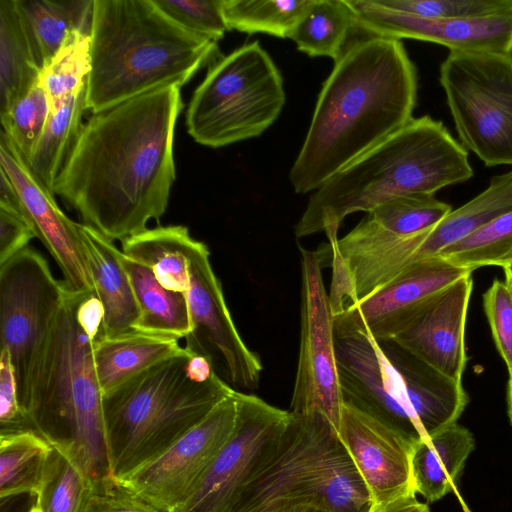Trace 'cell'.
<instances>
[{
	"label": "cell",
	"mask_w": 512,
	"mask_h": 512,
	"mask_svg": "<svg viewBox=\"0 0 512 512\" xmlns=\"http://www.w3.org/2000/svg\"><path fill=\"white\" fill-rule=\"evenodd\" d=\"M180 87L166 86L92 113L60 172L54 194L83 224L120 240L158 221L176 178Z\"/></svg>",
	"instance_id": "1"
},
{
	"label": "cell",
	"mask_w": 512,
	"mask_h": 512,
	"mask_svg": "<svg viewBox=\"0 0 512 512\" xmlns=\"http://www.w3.org/2000/svg\"><path fill=\"white\" fill-rule=\"evenodd\" d=\"M416 98V68L400 40L369 36L351 43L319 93L289 173L294 191H316L405 126Z\"/></svg>",
	"instance_id": "2"
},
{
	"label": "cell",
	"mask_w": 512,
	"mask_h": 512,
	"mask_svg": "<svg viewBox=\"0 0 512 512\" xmlns=\"http://www.w3.org/2000/svg\"><path fill=\"white\" fill-rule=\"evenodd\" d=\"M216 52L215 41L182 28L152 0H93L86 110L181 88Z\"/></svg>",
	"instance_id": "3"
},
{
	"label": "cell",
	"mask_w": 512,
	"mask_h": 512,
	"mask_svg": "<svg viewBox=\"0 0 512 512\" xmlns=\"http://www.w3.org/2000/svg\"><path fill=\"white\" fill-rule=\"evenodd\" d=\"M473 176L468 151L441 121L412 118L314 191L295 225L296 238L338 234L344 218L406 194H431Z\"/></svg>",
	"instance_id": "4"
},
{
	"label": "cell",
	"mask_w": 512,
	"mask_h": 512,
	"mask_svg": "<svg viewBox=\"0 0 512 512\" xmlns=\"http://www.w3.org/2000/svg\"><path fill=\"white\" fill-rule=\"evenodd\" d=\"M82 295L66 288L36 361L23 410L34 431L88 478L96 479L111 472L105 445L103 395L94 362L95 340L77 320Z\"/></svg>",
	"instance_id": "5"
},
{
	"label": "cell",
	"mask_w": 512,
	"mask_h": 512,
	"mask_svg": "<svg viewBox=\"0 0 512 512\" xmlns=\"http://www.w3.org/2000/svg\"><path fill=\"white\" fill-rule=\"evenodd\" d=\"M190 355L185 348L103 395L107 459L116 478L159 457L235 391L217 374L194 381Z\"/></svg>",
	"instance_id": "6"
},
{
	"label": "cell",
	"mask_w": 512,
	"mask_h": 512,
	"mask_svg": "<svg viewBox=\"0 0 512 512\" xmlns=\"http://www.w3.org/2000/svg\"><path fill=\"white\" fill-rule=\"evenodd\" d=\"M297 505L329 512L371 508L368 488L338 431L320 414L290 412L274 454L243 488L230 512H275Z\"/></svg>",
	"instance_id": "7"
},
{
	"label": "cell",
	"mask_w": 512,
	"mask_h": 512,
	"mask_svg": "<svg viewBox=\"0 0 512 512\" xmlns=\"http://www.w3.org/2000/svg\"><path fill=\"white\" fill-rule=\"evenodd\" d=\"M286 101L282 75L259 42L215 60L186 111L189 135L220 148L260 136Z\"/></svg>",
	"instance_id": "8"
},
{
	"label": "cell",
	"mask_w": 512,
	"mask_h": 512,
	"mask_svg": "<svg viewBox=\"0 0 512 512\" xmlns=\"http://www.w3.org/2000/svg\"><path fill=\"white\" fill-rule=\"evenodd\" d=\"M440 84L460 144L486 166H512V53L454 52Z\"/></svg>",
	"instance_id": "9"
},
{
	"label": "cell",
	"mask_w": 512,
	"mask_h": 512,
	"mask_svg": "<svg viewBox=\"0 0 512 512\" xmlns=\"http://www.w3.org/2000/svg\"><path fill=\"white\" fill-rule=\"evenodd\" d=\"M65 291L45 257L31 247L0 265L1 349L9 352L22 410Z\"/></svg>",
	"instance_id": "10"
},
{
	"label": "cell",
	"mask_w": 512,
	"mask_h": 512,
	"mask_svg": "<svg viewBox=\"0 0 512 512\" xmlns=\"http://www.w3.org/2000/svg\"><path fill=\"white\" fill-rule=\"evenodd\" d=\"M299 250L300 346L289 411L320 414L339 431L344 400L337 369L334 315L317 251Z\"/></svg>",
	"instance_id": "11"
},
{
	"label": "cell",
	"mask_w": 512,
	"mask_h": 512,
	"mask_svg": "<svg viewBox=\"0 0 512 512\" xmlns=\"http://www.w3.org/2000/svg\"><path fill=\"white\" fill-rule=\"evenodd\" d=\"M232 435L203 479L175 512H230L243 488L274 454L290 412L236 390Z\"/></svg>",
	"instance_id": "12"
},
{
	"label": "cell",
	"mask_w": 512,
	"mask_h": 512,
	"mask_svg": "<svg viewBox=\"0 0 512 512\" xmlns=\"http://www.w3.org/2000/svg\"><path fill=\"white\" fill-rule=\"evenodd\" d=\"M189 276L186 297L192 331L185 338V348L207 357L215 373L233 389H256L263 369L261 360L241 338L212 268L209 249L196 239L189 250Z\"/></svg>",
	"instance_id": "13"
},
{
	"label": "cell",
	"mask_w": 512,
	"mask_h": 512,
	"mask_svg": "<svg viewBox=\"0 0 512 512\" xmlns=\"http://www.w3.org/2000/svg\"><path fill=\"white\" fill-rule=\"evenodd\" d=\"M236 390L164 453L124 479L143 499L175 512L193 494L233 433Z\"/></svg>",
	"instance_id": "14"
},
{
	"label": "cell",
	"mask_w": 512,
	"mask_h": 512,
	"mask_svg": "<svg viewBox=\"0 0 512 512\" xmlns=\"http://www.w3.org/2000/svg\"><path fill=\"white\" fill-rule=\"evenodd\" d=\"M470 273L440 256L420 259L335 315L334 330H362L378 342L391 340L445 289Z\"/></svg>",
	"instance_id": "15"
},
{
	"label": "cell",
	"mask_w": 512,
	"mask_h": 512,
	"mask_svg": "<svg viewBox=\"0 0 512 512\" xmlns=\"http://www.w3.org/2000/svg\"><path fill=\"white\" fill-rule=\"evenodd\" d=\"M335 347L344 402L421 441L403 380L379 342L366 331H335Z\"/></svg>",
	"instance_id": "16"
},
{
	"label": "cell",
	"mask_w": 512,
	"mask_h": 512,
	"mask_svg": "<svg viewBox=\"0 0 512 512\" xmlns=\"http://www.w3.org/2000/svg\"><path fill=\"white\" fill-rule=\"evenodd\" d=\"M0 164L17 190L23 216L57 263L66 288L77 294L95 293L85 261L79 223L72 221L59 208L55 195L33 173L2 130Z\"/></svg>",
	"instance_id": "17"
},
{
	"label": "cell",
	"mask_w": 512,
	"mask_h": 512,
	"mask_svg": "<svg viewBox=\"0 0 512 512\" xmlns=\"http://www.w3.org/2000/svg\"><path fill=\"white\" fill-rule=\"evenodd\" d=\"M338 434L368 488L371 508L416 495L411 468L416 442L346 402Z\"/></svg>",
	"instance_id": "18"
},
{
	"label": "cell",
	"mask_w": 512,
	"mask_h": 512,
	"mask_svg": "<svg viewBox=\"0 0 512 512\" xmlns=\"http://www.w3.org/2000/svg\"><path fill=\"white\" fill-rule=\"evenodd\" d=\"M357 27L370 36L415 39L454 52L512 53V11L476 19L425 18L390 10L372 0H348Z\"/></svg>",
	"instance_id": "19"
},
{
	"label": "cell",
	"mask_w": 512,
	"mask_h": 512,
	"mask_svg": "<svg viewBox=\"0 0 512 512\" xmlns=\"http://www.w3.org/2000/svg\"><path fill=\"white\" fill-rule=\"evenodd\" d=\"M472 289L470 273L445 289L391 340L442 375L462 381L467 362L465 328Z\"/></svg>",
	"instance_id": "20"
},
{
	"label": "cell",
	"mask_w": 512,
	"mask_h": 512,
	"mask_svg": "<svg viewBox=\"0 0 512 512\" xmlns=\"http://www.w3.org/2000/svg\"><path fill=\"white\" fill-rule=\"evenodd\" d=\"M379 344L403 380L421 438L456 423L469 402L462 381L442 375L393 340Z\"/></svg>",
	"instance_id": "21"
},
{
	"label": "cell",
	"mask_w": 512,
	"mask_h": 512,
	"mask_svg": "<svg viewBox=\"0 0 512 512\" xmlns=\"http://www.w3.org/2000/svg\"><path fill=\"white\" fill-rule=\"evenodd\" d=\"M451 211L449 204L431 194L397 196L368 212L350 232L332 243L344 261H349L396 239L428 231Z\"/></svg>",
	"instance_id": "22"
},
{
	"label": "cell",
	"mask_w": 512,
	"mask_h": 512,
	"mask_svg": "<svg viewBox=\"0 0 512 512\" xmlns=\"http://www.w3.org/2000/svg\"><path fill=\"white\" fill-rule=\"evenodd\" d=\"M79 231L94 292L104 308L102 336L111 337L134 330L139 308L121 261L122 252L112 240L89 225L79 223Z\"/></svg>",
	"instance_id": "23"
},
{
	"label": "cell",
	"mask_w": 512,
	"mask_h": 512,
	"mask_svg": "<svg viewBox=\"0 0 512 512\" xmlns=\"http://www.w3.org/2000/svg\"><path fill=\"white\" fill-rule=\"evenodd\" d=\"M474 447L473 434L457 422L419 441L411 460L415 492L434 502L457 490Z\"/></svg>",
	"instance_id": "24"
},
{
	"label": "cell",
	"mask_w": 512,
	"mask_h": 512,
	"mask_svg": "<svg viewBox=\"0 0 512 512\" xmlns=\"http://www.w3.org/2000/svg\"><path fill=\"white\" fill-rule=\"evenodd\" d=\"M184 350L178 339L136 330L100 337L94 346V362L102 395Z\"/></svg>",
	"instance_id": "25"
},
{
	"label": "cell",
	"mask_w": 512,
	"mask_h": 512,
	"mask_svg": "<svg viewBox=\"0 0 512 512\" xmlns=\"http://www.w3.org/2000/svg\"><path fill=\"white\" fill-rule=\"evenodd\" d=\"M183 225L157 226L122 241V253L147 266L168 290L186 294L190 286L189 250L194 242Z\"/></svg>",
	"instance_id": "26"
},
{
	"label": "cell",
	"mask_w": 512,
	"mask_h": 512,
	"mask_svg": "<svg viewBox=\"0 0 512 512\" xmlns=\"http://www.w3.org/2000/svg\"><path fill=\"white\" fill-rule=\"evenodd\" d=\"M121 261L139 308L134 330L178 340L186 338L192 331L186 294L166 289L147 266L123 253Z\"/></svg>",
	"instance_id": "27"
},
{
	"label": "cell",
	"mask_w": 512,
	"mask_h": 512,
	"mask_svg": "<svg viewBox=\"0 0 512 512\" xmlns=\"http://www.w3.org/2000/svg\"><path fill=\"white\" fill-rule=\"evenodd\" d=\"M509 212H512V170L493 176L485 190L452 210L433 227L419 250V260L439 255L471 232Z\"/></svg>",
	"instance_id": "28"
},
{
	"label": "cell",
	"mask_w": 512,
	"mask_h": 512,
	"mask_svg": "<svg viewBox=\"0 0 512 512\" xmlns=\"http://www.w3.org/2000/svg\"><path fill=\"white\" fill-rule=\"evenodd\" d=\"M40 72L16 0H0V114L30 89Z\"/></svg>",
	"instance_id": "29"
},
{
	"label": "cell",
	"mask_w": 512,
	"mask_h": 512,
	"mask_svg": "<svg viewBox=\"0 0 512 512\" xmlns=\"http://www.w3.org/2000/svg\"><path fill=\"white\" fill-rule=\"evenodd\" d=\"M16 5L41 70L70 31L78 29L90 34L93 1L16 0Z\"/></svg>",
	"instance_id": "30"
},
{
	"label": "cell",
	"mask_w": 512,
	"mask_h": 512,
	"mask_svg": "<svg viewBox=\"0 0 512 512\" xmlns=\"http://www.w3.org/2000/svg\"><path fill=\"white\" fill-rule=\"evenodd\" d=\"M86 87L51 106L44 130L28 165L54 194V187L83 126ZM55 195V194H54Z\"/></svg>",
	"instance_id": "31"
},
{
	"label": "cell",
	"mask_w": 512,
	"mask_h": 512,
	"mask_svg": "<svg viewBox=\"0 0 512 512\" xmlns=\"http://www.w3.org/2000/svg\"><path fill=\"white\" fill-rule=\"evenodd\" d=\"M34 430L0 434V498L36 496L53 451Z\"/></svg>",
	"instance_id": "32"
},
{
	"label": "cell",
	"mask_w": 512,
	"mask_h": 512,
	"mask_svg": "<svg viewBox=\"0 0 512 512\" xmlns=\"http://www.w3.org/2000/svg\"><path fill=\"white\" fill-rule=\"evenodd\" d=\"M355 28V13L348 0H312L290 39L299 51L336 62L348 47L347 39Z\"/></svg>",
	"instance_id": "33"
},
{
	"label": "cell",
	"mask_w": 512,
	"mask_h": 512,
	"mask_svg": "<svg viewBox=\"0 0 512 512\" xmlns=\"http://www.w3.org/2000/svg\"><path fill=\"white\" fill-rule=\"evenodd\" d=\"M312 0H222L229 29L290 38Z\"/></svg>",
	"instance_id": "34"
},
{
	"label": "cell",
	"mask_w": 512,
	"mask_h": 512,
	"mask_svg": "<svg viewBox=\"0 0 512 512\" xmlns=\"http://www.w3.org/2000/svg\"><path fill=\"white\" fill-rule=\"evenodd\" d=\"M456 266L474 271L483 266L512 263V212L471 232L439 255Z\"/></svg>",
	"instance_id": "35"
},
{
	"label": "cell",
	"mask_w": 512,
	"mask_h": 512,
	"mask_svg": "<svg viewBox=\"0 0 512 512\" xmlns=\"http://www.w3.org/2000/svg\"><path fill=\"white\" fill-rule=\"evenodd\" d=\"M90 70V34L70 31L53 58L43 67L39 81L54 105L87 86Z\"/></svg>",
	"instance_id": "36"
},
{
	"label": "cell",
	"mask_w": 512,
	"mask_h": 512,
	"mask_svg": "<svg viewBox=\"0 0 512 512\" xmlns=\"http://www.w3.org/2000/svg\"><path fill=\"white\" fill-rule=\"evenodd\" d=\"M90 485L91 479L54 448L34 506L39 512H81Z\"/></svg>",
	"instance_id": "37"
},
{
	"label": "cell",
	"mask_w": 512,
	"mask_h": 512,
	"mask_svg": "<svg viewBox=\"0 0 512 512\" xmlns=\"http://www.w3.org/2000/svg\"><path fill=\"white\" fill-rule=\"evenodd\" d=\"M50 110L49 97L38 79L0 114L2 131L11 139L27 164L44 130Z\"/></svg>",
	"instance_id": "38"
},
{
	"label": "cell",
	"mask_w": 512,
	"mask_h": 512,
	"mask_svg": "<svg viewBox=\"0 0 512 512\" xmlns=\"http://www.w3.org/2000/svg\"><path fill=\"white\" fill-rule=\"evenodd\" d=\"M376 5L425 18L476 19L512 11V0H372Z\"/></svg>",
	"instance_id": "39"
},
{
	"label": "cell",
	"mask_w": 512,
	"mask_h": 512,
	"mask_svg": "<svg viewBox=\"0 0 512 512\" xmlns=\"http://www.w3.org/2000/svg\"><path fill=\"white\" fill-rule=\"evenodd\" d=\"M171 20L195 34L219 41L230 30L223 12L222 0H152Z\"/></svg>",
	"instance_id": "40"
},
{
	"label": "cell",
	"mask_w": 512,
	"mask_h": 512,
	"mask_svg": "<svg viewBox=\"0 0 512 512\" xmlns=\"http://www.w3.org/2000/svg\"><path fill=\"white\" fill-rule=\"evenodd\" d=\"M81 512H165L136 493L124 481L109 473L91 479Z\"/></svg>",
	"instance_id": "41"
},
{
	"label": "cell",
	"mask_w": 512,
	"mask_h": 512,
	"mask_svg": "<svg viewBox=\"0 0 512 512\" xmlns=\"http://www.w3.org/2000/svg\"><path fill=\"white\" fill-rule=\"evenodd\" d=\"M483 307L496 348L512 378V290L496 279L483 295Z\"/></svg>",
	"instance_id": "42"
},
{
	"label": "cell",
	"mask_w": 512,
	"mask_h": 512,
	"mask_svg": "<svg viewBox=\"0 0 512 512\" xmlns=\"http://www.w3.org/2000/svg\"><path fill=\"white\" fill-rule=\"evenodd\" d=\"M33 430L22 410L9 352L0 355V434Z\"/></svg>",
	"instance_id": "43"
},
{
	"label": "cell",
	"mask_w": 512,
	"mask_h": 512,
	"mask_svg": "<svg viewBox=\"0 0 512 512\" xmlns=\"http://www.w3.org/2000/svg\"><path fill=\"white\" fill-rule=\"evenodd\" d=\"M35 233L25 217L0 206V265L26 249Z\"/></svg>",
	"instance_id": "44"
},
{
	"label": "cell",
	"mask_w": 512,
	"mask_h": 512,
	"mask_svg": "<svg viewBox=\"0 0 512 512\" xmlns=\"http://www.w3.org/2000/svg\"><path fill=\"white\" fill-rule=\"evenodd\" d=\"M77 320L95 342L103 335L104 308L95 293L81 296L77 306Z\"/></svg>",
	"instance_id": "45"
},
{
	"label": "cell",
	"mask_w": 512,
	"mask_h": 512,
	"mask_svg": "<svg viewBox=\"0 0 512 512\" xmlns=\"http://www.w3.org/2000/svg\"><path fill=\"white\" fill-rule=\"evenodd\" d=\"M369 512H430V508L427 503L419 501L416 495H410L370 508Z\"/></svg>",
	"instance_id": "46"
},
{
	"label": "cell",
	"mask_w": 512,
	"mask_h": 512,
	"mask_svg": "<svg viewBox=\"0 0 512 512\" xmlns=\"http://www.w3.org/2000/svg\"><path fill=\"white\" fill-rule=\"evenodd\" d=\"M0 206L12 209L23 215L17 190L2 167H0Z\"/></svg>",
	"instance_id": "47"
},
{
	"label": "cell",
	"mask_w": 512,
	"mask_h": 512,
	"mask_svg": "<svg viewBox=\"0 0 512 512\" xmlns=\"http://www.w3.org/2000/svg\"><path fill=\"white\" fill-rule=\"evenodd\" d=\"M275 512H329L323 508L312 506V505H297L281 509Z\"/></svg>",
	"instance_id": "48"
},
{
	"label": "cell",
	"mask_w": 512,
	"mask_h": 512,
	"mask_svg": "<svg viewBox=\"0 0 512 512\" xmlns=\"http://www.w3.org/2000/svg\"><path fill=\"white\" fill-rule=\"evenodd\" d=\"M506 400H507L508 416L510 419V423L512 425V378H509L508 383H507Z\"/></svg>",
	"instance_id": "49"
},
{
	"label": "cell",
	"mask_w": 512,
	"mask_h": 512,
	"mask_svg": "<svg viewBox=\"0 0 512 512\" xmlns=\"http://www.w3.org/2000/svg\"><path fill=\"white\" fill-rule=\"evenodd\" d=\"M505 272V281L509 285L510 289L512 290V269L510 268H504Z\"/></svg>",
	"instance_id": "50"
},
{
	"label": "cell",
	"mask_w": 512,
	"mask_h": 512,
	"mask_svg": "<svg viewBox=\"0 0 512 512\" xmlns=\"http://www.w3.org/2000/svg\"><path fill=\"white\" fill-rule=\"evenodd\" d=\"M28 512H39V511H38V509H37L35 506H33V507H31V508L29 509V511H28Z\"/></svg>",
	"instance_id": "51"
},
{
	"label": "cell",
	"mask_w": 512,
	"mask_h": 512,
	"mask_svg": "<svg viewBox=\"0 0 512 512\" xmlns=\"http://www.w3.org/2000/svg\"><path fill=\"white\" fill-rule=\"evenodd\" d=\"M504 268H510V269H512V263H511L510 265H508V266L504 267ZM504 268H503V269H504Z\"/></svg>",
	"instance_id": "52"
}]
</instances>
